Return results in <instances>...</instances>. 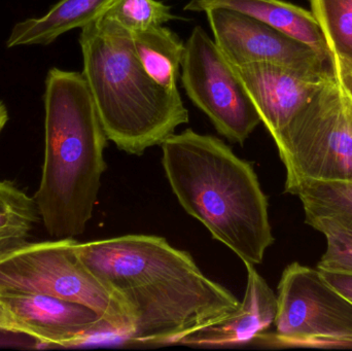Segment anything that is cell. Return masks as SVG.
<instances>
[{"label": "cell", "mask_w": 352, "mask_h": 351, "mask_svg": "<svg viewBox=\"0 0 352 351\" xmlns=\"http://www.w3.org/2000/svg\"><path fill=\"white\" fill-rule=\"evenodd\" d=\"M131 36L146 73L163 88L178 90L177 78L184 53L180 37L163 25L131 33Z\"/></svg>", "instance_id": "16"}, {"label": "cell", "mask_w": 352, "mask_h": 351, "mask_svg": "<svg viewBox=\"0 0 352 351\" xmlns=\"http://www.w3.org/2000/svg\"><path fill=\"white\" fill-rule=\"evenodd\" d=\"M320 271L330 286L352 302V274L322 271V270Z\"/></svg>", "instance_id": "22"}, {"label": "cell", "mask_w": 352, "mask_h": 351, "mask_svg": "<svg viewBox=\"0 0 352 351\" xmlns=\"http://www.w3.org/2000/svg\"><path fill=\"white\" fill-rule=\"evenodd\" d=\"M330 66L337 82L352 101V60L332 55Z\"/></svg>", "instance_id": "21"}, {"label": "cell", "mask_w": 352, "mask_h": 351, "mask_svg": "<svg viewBox=\"0 0 352 351\" xmlns=\"http://www.w3.org/2000/svg\"><path fill=\"white\" fill-rule=\"evenodd\" d=\"M0 306L14 333H23L47 344L74 346L100 333H113L92 309L80 303L35 293H0Z\"/></svg>", "instance_id": "10"}, {"label": "cell", "mask_w": 352, "mask_h": 351, "mask_svg": "<svg viewBox=\"0 0 352 351\" xmlns=\"http://www.w3.org/2000/svg\"><path fill=\"white\" fill-rule=\"evenodd\" d=\"M76 255L131 317L128 339L180 343L239 307L228 288L207 278L188 251L155 235L130 234L76 243Z\"/></svg>", "instance_id": "1"}, {"label": "cell", "mask_w": 352, "mask_h": 351, "mask_svg": "<svg viewBox=\"0 0 352 351\" xmlns=\"http://www.w3.org/2000/svg\"><path fill=\"white\" fill-rule=\"evenodd\" d=\"M0 331L12 332L10 319L1 306H0Z\"/></svg>", "instance_id": "23"}, {"label": "cell", "mask_w": 352, "mask_h": 351, "mask_svg": "<svg viewBox=\"0 0 352 351\" xmlns=\"http://www.w3.org/2000/svg\"><path fill=\"white\" fill-rule=\"evenodd\" d=\"M237 10L311 47L327 63L331 51L314 12L283 0H190L186 12H205L211 8Z\"/></svg>", "instance_id": "13"}, {"label": "cell", "mask_w": 352, "mask_h": 351, "mask_svg": "<svg viewBox=\"0 0 352 351\" xmlns=\"http://www.w3.org/2000/svg\"><path fill=\"white\" fill-rule=\"evenodd\" d=\"M274 142L285 193L306 181L352 183V101L332 70Z\"/></svg>", "instance_id": "5"}, {"label": "cell", "mask_w": 352, "mask_h": 351, "mask_svg": "<svg viewBox=\"0 0 352 351\" xmlns=\"http://www.w3.org/2000/svg\"><path fill=\"white\" fill-rule=\"evenodd\" d=\"M205 14L213 41L236 67L270 63L304 71L329 69V63L311 47L252 16L223 8H211Z\"/></svg>", "instance_id": "9"}, {"label": "cell", "mask_w": 352, "mask_h": 351, "mask_svg": "<svg viewBox=\"0 0 352 351\" xmlns=\"http://www.w3.org/2000/svg\"><path fill=\"white\" fill-rule=\"evenodd\" d=\"M84 74L107 138L128 155L142 156L188 123L178 90L157 84L142 67L131 33L104 14L78 37Z\"/></svg>", "instance_id": "4"}, {"label": "cell", "mask_w": 352, "mask_h": 351, "mask_svg": "<svg viewBox=\"0 0 352 351\" xmlns=\"http://www.w3.org/2000/svg\"><path fill=\"white\" fill-rule=\"evenodd\" d=\"M331 55L352 60V0H310Z\"/></svg>", "instance_id": "18"}, {"label": "cell", "mask_w": 352, "mask_h": 351, "mask_svg": "<svg viewBox=\"0 0 352 351\" xmlns=\"http://www.w3.org/2000/svg\"><path fill=\"white\" fill-rule=\"evenodd\" d=\"M103 14L131 33L177 19L170 6L158 0H115Z\"/></svg>", "instance_id": "19"}, {"label": "cell", "mask_w": 352, "mask_h": 351, "mask_svg": "<svg viewBox=\"0 0 352 351\" xmlns=\"http://www.w3.org/2000/svg\"><path fill=\"white\" fill-rule=\"evenodd\" d=\"M8 122V111L4 102L0 100V134Z\"/></svg>", "instance_id": "24"}, {"label": "cell", "mask_w": 352, "mask_h": 351, "mask_svg": "<svg viewBox=\"0 0 352 351\" xmlns=\"http://www.w3.org/2000/svg\"><path fill=\"white\" fill-rule=\"evenodd\" d=\"M245 267L248 282L239 307L223 321L186 336L180 344L210 348L241 346L258 339L274 325L277 296L254 265Z\"/></svg>", "instance_id": "12"}, {"label": "cell", "mask_w": 352, "mask_h": 351, "mask_svg": "<svg viewBox=\"0 0 352 351\" xmlns=\"http://www.w3.org/2000/svg\"><path fill=\"white\" fill-rule=\"evenodd\" d=\"M76 243L74 238L26 242L0 253V293H35L80 303L128 339L132 321L127 308L80 261Z\"/></svg>", "instance_id": "6"}, {"label": "cell", "mask_w": 352, "mask_h": 351, "mask_svg": "<svg viewBox=\"0 0 352 351\" xmlns=\"http://www.w3.org/2000/svg\"><path fill=\"white\" fill-rule=\"evenodd\" d=\"M43 103L45 160L34 199L52 238H76L94 212L109 138L82 72L51 68Z\"/></svg>", "instance_id": "3"}, {"label": "cell", "mask_w": 352, "mask_h": 351, "mask_svg": "<svg viewBox=\"0 0 352 351\" xmlns=\"http://www.w3.org/2000/svg\"><path fill=\"white\" fill-rule=\"evenodd\" d=\"M167 181L186 214L244 265H260L274 242L268 199L248 161L223 140L186 129L162 144Z\"/></svg>", "instance_id": "2"}, {"label": "cell", "mask_w": 352, "mask_h": 351, "mask_svg": "<svg viewBox=\"0 0 352 351\" xmlns=\"http://www.w3.org/2000/svg\"><path fill=\"white\" fill-rule=\"evenodd\" d=\"M115 0H60L41 18L16 23L6 47L49 45L72 29L84 28L107 12Z\"/></svg>", "instance_id": "14"}, {"label": "cell", "mask_w": 352, "mask_h": 351, "mask_svg": "<svg viewBox=\"0 0 352 351\" xmlns=\"http://www.w3.org/2000/svg\"><path fill=\"white\" fill-rule=\"evenodd\" d=\"M327 249L318 262L322 271L352 274V233L340 229L324 231Z\"/></svg>", "instance_id": "20"}, {"label": "cell", "mask_w": 352, "mask_h": 351, "mask_svg": "<svg viewBox=\"0 0 352 351\" xmlns=\"http://www.w3.org/2000/svg\"><path fill=\"white\" fill-rule=\"evenodd\" d=\"M182 87L192 103L232 144L243 146L261 122L245 87L214 41L201 26L184 43Z\"/></svg>", "instance_id": "8"}, {"label": "cell", "mask_w": 352, "mask_h": 351, "mask_svg": "<svg viewBox=\"0 0 352 351\" xmlns=\"http://www.w3.org/2000/svg\"><path fill=\"white\" fill-rule=\"evenodd\" d=\"M234 67L273 140L331 73V68L324 72H311L270 63Z\"/></svg>", "instance_id": "11"}, {"label": "cell", "mask_w": 352, "mask_h": 351, "mask_svg": "<svg viewBox=\"0 0 352 351\" xmlns=\"http://www.w3.org/2000/svg\"><path fill=\"white\" fill-rule=\"evenodd\" d=\"M275 331L264 339L281 348H352V302L316 268L292 263L277 288Z\"/></svg>", "instance_id": "7"}, {"label": "cell", "mask_w": 352, "mask_h": 351, "mask_svg": "<svg viewBox=\"0 0 352 351\" xmlns=\"http://www.w3.org/2000/svg\"><path fill=\"white\" fill-rule=\"evenodd\" d=\"M39 220L34 197H29L12 181H0V253L28 242Z\"/></svg>", "instance_id": "17"}, {"label": "cell", "mask_w": 352, "mask_h": 351, "mask_svg": "<svg viewBox=\"0 0 352 351\" xmlns=\"http://www.w3.org/2000/svg\"><path fill=\"white\" fill-rule=\"evenodd\" d=\"M289 194L301 200L308 226L320 233L331 229L352 233V183L306 181Z\"/></svg>", "instance_id": "15"}]
</instances>
